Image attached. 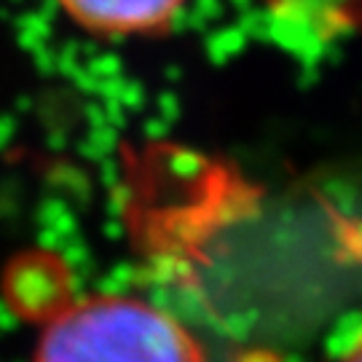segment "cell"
Masks as SVG:
<instances>
[{
    "instance_id": "6da1fadb",
    "label": "cell",
    "mask_w": 362,
    "mask_h": 362,
    "mask_svg": "<svg viewBox=\"0 0 362 362\" xmlns=\"http://www.w3.org/2000/svg\"><path fill=\"white\" fill-rule=\"evenodd\" d=\"M33 362H207L169 311L134 296H83L49 314Z\"/></svg>"
},
{
    "instance_id": "7a4b0ae2",
    "label": "cell",
    "mask_w": 362,
    "mask_h": 362,
    "mask_svg": "<svg viewBox=\"0 0 362 362\" xmlns=\"http://www.w3.org/2000/svg\"><path fill=\"white\" fill-rule=\"evenodd\" d=\"M78 27L107 35H161L175 25L185 0H57Z\"/></svg>"
},
{
    "instance_id": "3957f363",
    "label": "cell",
    "mask_w": 362,
    "mask_h": 362,
    "mask_svg": "<svg viewBox=\"0 0 362 362\" xmlns=\"http://www.w3.org/2000/svg\"><path fill=\"white\" fill-rule=\"evenodd\" d=\"M341 362H362V327H360V333L354 336V341L346 346V351H344Z\"/></svg>"
}]
</instances>
